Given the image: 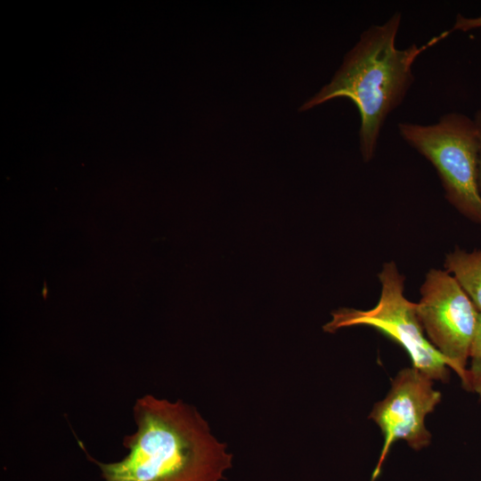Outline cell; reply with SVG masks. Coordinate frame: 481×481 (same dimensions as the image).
Segmentation results:
<instances>
[{
  "mask_svg": "<svg viewBox=\"0 0 481 481\" xmlns=\"http://www.w3.org/2000/svg\"><path fill=\"white\" fill-rule=\"evenodd\" d=\"M469 359H470V366L467 370L468 379L465 389L481 396V313L478 315V322Z\"/></svg>",
  "mask_w": 481,
  "mask_h": 481,
  "instance_id": "obj_8",
  "label": "cell"
},
{
  "mask_svg": "<svg viewBox=\"0 0 481 481\" xmlns=\"http://www.w3.org/2000/svg\"><path fill=\"white\" fill-rule=\"evenodd\" d=\"M133 415L136 431L124 436L128 452L122 460L101 462L86 452L104 481H221L232 467L226 444L181 399L145 395L135 401Z\"/></svg>",
  "mask_w": 481,
  "mask_h": 481,
  "instance_id": "obj_1",
  "label": "cell"
},
{
  "mask_svg": "<svg viewBox=\"0 0 481 481\" xmlns=\"http://www.w3.org/2000/svg\"><path fill=\"white\" fill-rule=\"evenodd\" d=\"M474 121L477 126L479 139L478 184L481 192V110L476 112Z\"/></svg>",
  "mask_w": 481,
  "mask_h": 481,
  "instance_id": "obj_10",
  "label": "cell"
},
{
  "mask_svg": "<svg viewBox=\"0 0 481 481\" xmlns=\"http://www.w3.org/2000/svg\"><path fill=\"white\" fill-rule=\"evenodd\" d=\"M397 128L401 137L436 168L448 202L481 226L479 139L474 118L449 112L435 124L400 122Z\"/></svg>",
  "mask_w": 481,
  "mask_h": 481,
  "instance_id": "obj_3",
  "label": "cell"
},
{
  "mask_svg": "<svg viewBox=\"0 0 481 481\" xmlns=\"http://www.w3.org/2000/svg\"><path fill=\"white\" fill-rule=\"evenodd\" d=\"M417 314L428 340L445 359L465 388L467 363L479 312L445 270L430 269L420 287Z\"/></svg>",
  "mask_w": 481,
  "mask_h": 481,
  "instance_id": "obj_5",
  "label": "cell"
},
{
  "mask_svg": "<svg viewBox=\"0 0 481 481\" xmlns=\"http://www.w3.org/2000/svg\"><path fill=\"white\" fill-rule=\"evenodd\" d=\"M433 379L415 367L401 370L385 398L373 406L369 418L380 428L383 444L371 481L379 477L392 445L404 440L416 451L427 447L431 434L425 420L441 402Z\"/></svg>",
  "mask_w": 481,
  "mask_h": 481,
  "instance_id": "obj_6",
  "label": "cell"
},
{
  "mask_svg": "<svg viewBox=\"0 0 481 481\" xmlns=\"http://www.w3.org/2000/svg\"><path fill=\"white\" fill-rule=\"evenodd\" d=\"M401 20L396 12L385 23L365 29L330 82L299 108L303 111L334 98L350 99L360 114V151L365 162L375 154L386 119L401 105L414 82L413 63L452 32L443 31L420 46L412 44L399 49L395 38Z\"/></svg>",
  "mask_w": 481,
  "mask_h": 481,
  "instance_id": "obj_2",
  "label": "cell"
},
{
  "mask_svg": "<svg viewBox=\"0 0 481 481\" xmlns=\"http://www.w3.org/2000/svg\"><path fill=\"white\" fill-rule=\"evenodd\" d=\"M481 29V15L477 17H465L463 15L458 14L454 25L451 31L460 30L467 32L472 29Z\"/></svg>",
  "mask_w": 481,
  "mask_h": 481,
  "instance_id": "obj_9",
  "label": "cell"
},
{
  "mask_svg": "<svg viewBox=\"0 0 481 481\" xmlns=\"http://www.w3.org/2000/svg\"><path fill=\"white\" fill-rule=\"evenodd\" d=\"M444 268L481 313V249L468 252L455 248L445 256Z\"/></svg>",
  "mask_w": 481,
  "mask_h": 481,
  "instance_id": "obj_7",
  "label": "cell"
},
{
  "mask_svg": "<svg viewBox=\"0 0 481 481\" xmlns=\"http://www.w3.org/2000/svg\"><path fill=\"white\" fill-rule=\"evenodd\" d=\"M379 280L381 292L377 305L368 310L339 308L323 325L325 332L353 326H369L399 344L409 355L412 366L433 380L447 381L449 370L445 359L424 335L417 314V304L404 294V276L394 261L383 265Z\"/></svg>",
  "mask_w": 481,
  "mask_h": 481,
  "instance_id": "obj_4",
  "label": "cell"
}]
</instances>
